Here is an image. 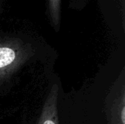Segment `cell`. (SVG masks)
I'll list each match as a JSON object with an SVG mask.
<instances>
[{
  "label": "cell",
  "mask_w": 125,
  "mask_h": 124,
  "mask_svg": "<svg viewBox=\"0 0 125 124\" xmlns=\"http://www.w3.org/2000/svg\"><path fill=\"white\" fill-rule=\"evenodd\" d=\"M121 119L122 124H125V106L122 107V113H121Z\"/></svg>",
  "instance_id": "7a4b0ae2"
},
{
  "label": "cell",
  "mask_w": 125,
  "mask_h": 124,
  "mask_svg": "<svg viewBox=\"0 0 125 124\" xmlns=\"http://www.w3.org/2000/svg\"><path fill=\"white\" fill-rule=\"evenodd\" d=\"M15 58V51L9 48H0V68L11 64Z\"/></svg>",
  "instance_id": "6da1fadb"
},
{
  "label": "cell",
  "mask_w": 125,
  "mask_h": 124,
  "mask_svg": "<svg viewBox=\"0 0 125 124\" xmlns=\"http://www.w3.org/2000/svg\"><path fill=\"white\" fill-rule=\"evenodd\" d=\"M43 124H55V123L51 120H47L43 123Z\"/></svg>",
  "instance_id": "3957f363"
}]
</instances>
